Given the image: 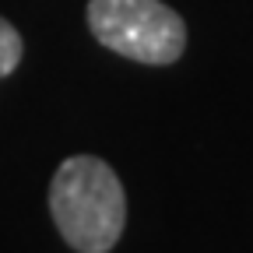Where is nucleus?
<instances>
[{"mask_svg":"<svg viewBox=\"0 0 253 253\" xmlns=\"http://www.w3.org/2000/svg\"><path fill=\"white\" fill-rule=\"evenodd\" d=\"M53 225L78 253H109L126 225V194L116 169L99 155L63 158L49 183Z\"/></svg>","mask_w":253,"mask_h":253,"instance_id":"f257e3e1","label":"nucleus"},{"mask_svg":"<svg viewBox=\"0 0 253 253\" xmlns=\"http://www.w3.org/2000/svg\"><path fill=\"white\" fill-rule=\"evenodd\" d=\"M88 28L99 46L148 67H169L186 49V25L162 0H88Z\"/></svg>","mask_w":253,"mask_h":253,"instance_id":"f03ea898","label":"nucleus"},{"mask_svg":"<svg viewBox=\"0 0 253 253\" xmlns=\"http://www.w3.org/2000/svg\"><path fill=\"white\" fill-rule=\"evenodd\" d=\"M25 56V39H21V32L7 21V18H0V78H7L18 71V63Z\"/></svg>","mask_w":253,"mask_h":253,"instance_id":"7ed1b4c3","label":"nucleus"}]
</instances>
